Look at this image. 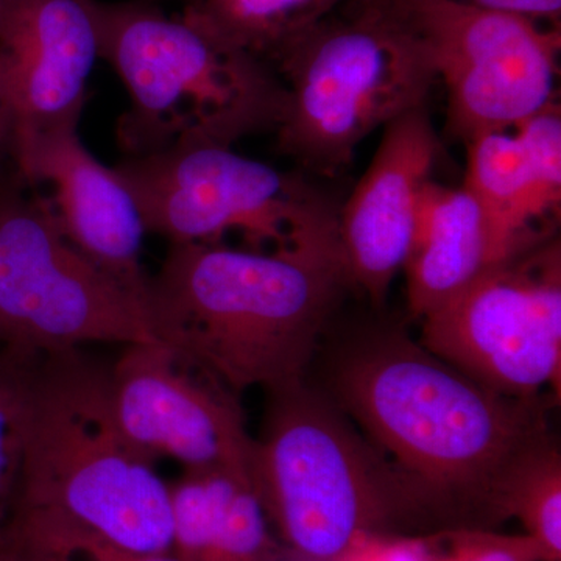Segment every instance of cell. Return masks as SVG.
Wrapping results in <instances>:
<instances>
[{"label": "cell", "instance_id": "cell-1", "mask_svg": "<svg viewBox=\"0 0 561 561\" xmlns=\"http://www.w3.org/2000/svg\"><path fill=\"white\" fill-rule=\"evenodd\" d=\"M331 398L412 483L432 534L500 524L505 471L545 437L535 398L490 390L393 328L345 346Z\"/></svg>", "mask_w": 561, "mask_h": 561}, {"label": "cell", "instance_id": "cell-2", "mask_svg": "<svg viewBox=\"0 0 561 561\" xmlns=\"http://www.w3.org/2000/svg\"><path fill=\"white\" fill-rule=\"evenodd\" d=\"M351 287L332 224L267 251L171 245L147 309L158 341L238 397L305 378Z\"/></svg>", "mask_w": 561, "mask_h": 561}, {"label": "cell", "instance_id": "cell-3", "mask_svg": "<svg viewBox=\"0 0 561 561\" xmlns=\"http://www.w3.org/2000/svg\"><path fill=\"white\" fill-rule=\"evenodd\" d=\"M9 534L58 560L172 552L171 485L122 432L108 367L80 348L41 357Z\"/></svg>", "mask_w": 561, "mask_h": 561}, {"label": "cell", "instance_id": "cell-4", "mask_svg": "<svg viewBox=\"0 0 561 561\" xmlns=\"http://www.w3.org/2000/svg\"><path fill=\"white\" fill-rule=\"evenodd\" d=\"M251 486L301 561H341L370 535L423 537L430 513L404 474L306 378L267 390Z\"/></svg>", "mask_w": 561, "mask_h": 561}, {"label": "cell", "instance_id": "cell-5", "mask_svg": "<svg viewBox=\"0 0 561 561\" xmlns=\"http://www.w3.org/2000/svg\"><path fill=\"white\" fill-rule=\"evenodd\" d=\"M101 58L124 81L130 108L117 124L128 157L186 140L234 146L278 131L289 95L276 70L224 46L149 0L99 2Z\"/></svg>", "mask_w": 561, "mask_h": 561}, {"label": "cell", "instance_id": "cell-6", "mask_svg": "<svg viewBox=\"0 0 561 561\" xmlns=\"http://www.w3.org/2000/svg\"><path fill=\"white\" fill-rule=\"evenodd\" d=\"M353 7L356 13L324 18L273 65L289 95L278 149L328 179L348 168L371 133L426 106L437 81L405 14Z\"/></svg>", "mask_w": 561, "mask_h": 561}, {"label": "cell", "instance_id": "cell-7", "mask_svg": "<svg viewBox=\"0 0 561 561\" xmlns=\"http://www.w3.org/2000/svg\"><path fill=\"white\" fill-rule=\"evenodd\" d=\"M131 192L147 232L171 245L224 243L238 232L249 250L287 247L337 221L339 209L301 175L186 140L128 157L114 168Z\"/></svg>", "mask_w": 561, "mask_h": 561}, {"label": "cell", "instance_id": "cell-8", "mask_svg": "<svg viewBox=\"0 0 561 561\" xmlns=\"http://www.w3.org/2000/svg\"><path fill=\"white\" fill-rule=\"evenodd\" d=\"M0 184V342L50 354L87 343L160 342L149 309L73 249L50 198Z\"/></svg>", "mask_w": 561, "mask_h": 561}, {"label": "cell", "instance_id": "cell-9", "mask_svg": "<svg viewBox=\"0 0 561 561\" xmlns=\"http://www.w3.org/2000/svg\"><path fill=\"white\" fill-rule=\"evenodd\" d=\"M421 345L505 397L561 386V249L546 239L486 268L421 319Z\"/></svg>", "mask_w": 561, "mask_h": 561}, {"label": "cell", "instance_id": "cell-10", "mask_svg": "<svg viewBox=\"0 0 561 561\" xmlns=\"http://www.w3.org/2000/svg\"><path fill=\"white\" fill-rule=\"evenodd\" d=\"M409 18L448 92L451 138L513 130L556 103L560 28L454 0H415Z\"/></svg>", "mask_w": 561, "mask_h": 561}, {"label": "cell", "instance_id": "cell-11", "mask_svg": "<svg viewBox=\"0 0 561 561\" xmlns=\"http://www.w3.org/2000/svg\"><path fill=\"white\" fill-rule=\"evenodd\" d=\"M111 408L144 456L251 482L254 438L236 394L161 342L125 346L108 367Z\"/></svg>", "mask_w": 561, "mask_h": 561}, {"label": "cell", "instance_id": "cell-12", "mask_svg": "<svg viewBox=\"0 0 561 561\" xmlns=\"http://www.w3.org/2000/svg\"><path fill=\"white\" fill-rule=\"evenodd\" d=\"M9 72L10 157L79 128L87 81L101 58L98 0H10L0 20Z\"/></svg>", "mask_w": 561, "mask_h": 561}, {"label": "cell", "instance_id": "cell-13", "mask_svg": "<svg viewBox=\"0 0 561 561\" xmlns=\"http://www.w3.org/2000/svg\"><path fill=\"white\" fill-rule=\"evenodd\" d=\"M438 149L427 106L390 122L367 172L339 209V242L351 284L376 308L408 261L421 192L432 180Z\"/></svg>", "mask_w": 561, "mask_h": 561}, {"label": "cell", "instance_id": "cell-14", "mask_svg": "<svg viewBox=\"0 0 561 561\" xmlns=\"http://www.w3.org/2000/svg\"><path fill=\"white\" fill-rule=\"evenodd\" d=\"M11 158L27 183L54 186L51 208L66 241L147 305L142 216L114 168L83 146L79 128L43 136Z\"/></svg>", "mask_w": 561, "mask_h": 561}, {"label": "cell", "instance_id": "cell-15", "mask_svg": "<svg viewBox=\"0 0 561 561\" xmlns=\"http://www.w3.org/2000/svg\"><path fill=\"white\" fill-rule=\"evenodd\" d=\"M467 147L463 186L485 216L496 264L549 239L546 224L559 220L561 205L559 103Z\"/></svg>", "mask_w": 561, "mask_h": 561}, {"label": "cell", "instance_id": "cell-16", "mask_svg": "<svg viewBox=\"0 0 561 561\" xmlns=\"http://www.w3.org/2000/svg\"><path fill=\"white\" fill-rule=\"evenodd\" d=\"M496 265L481 206L467 187L427 181L404 268L409 311L424 319Z\"/></svg>", "mask_w": 561, "mask_h": 561}, {"label": "cell", "instance_id": "cell-17", "mask_svg": "<svg viewBox=\"0 0 561 561\" xmlns=\"http://www.w3.org/2000/svg\"><path fill=\"white\" fill-rule=\"evenodd\" d=\"M176 561H276L279 548L249 479L186 471L171 485Z\"/></svg>", "mask_w": 561, "mask_h": 561}, {"label": "cell", "instance_id": "cell-18", "mask_svg": "<svg viewBox=\"0 0 561 561\" xmlns=\"http://www.w3.org/2000/svg\"><path fill=\"white\" fill-rule=\"evenodd\" d=\"M348 0H198L181 16L209 38L272 66Z\"/></svg>", "mask_w": 561, "mask_h": 561}, {"label": "cell", "instance_id": "cell-19", "mask_svg": "<svg viewBox=\"0 0 561 561\" xmlns=\"http://www.w3.org/2000/svg\"><path fill=\"white\" fill-rule=\"evenodd\" d=\"M496 512L501 523L518 519L548 561H561V457L546 435L524 449L505 471Z\"/></svg>", "mask_w": 561, "mask_h": 561}, {"label": "cell", "instance_id": "cell-20", "mask_svg": "<svg viewBox=\"0 0 561 561\" xmlns=\"http://www.w3.org/2000/svg\"><path fill=\"white\" fill-rule=\"evenodd\" d=\"M41 354L0 350V541L9 538L20 501L33 382Z\"/></svg>", "mask_w": 561, "mask_h": 561}, {"label": "cell", "instance_id": "cell-21", "mask_svg": "<svg viewBox=\"0 0 561 561\" xmlns=\"http://www.w3.org/2000/svg\"><path fill=\"white\" fill-rule=\"evenodd\" d=\"M426 561H548L529 535L493 529H453L426 535Z\"/></svg>", "mask_w": 561, "mask_h": 561}, {"label": "cell", "instance_id": "cell-22", "mask_svg": "<svg viewBox=\"0 0 561 561\" xmlns=\"http://www.w3.org/2000/svg\"><path fill=\"white\" fill-rule=\"evenodd\" d=\"M415 0H397L391 9L408 5ZM467 3L479 9L505 11V13L519 14L540 24L560 28L561 0H454Z\"/></svg>", "mask_w": 561, "mask_h": 561}, {"label": "cell", "instance_id": "cell-23", "mask_svg": "<svg viewBox=\"0 0 561 561\" xmlns=\"http://www.w3.org/2000/svg\"><path fill=\"white\" fill-rule=\"evenodd\" d=\"M10 153L9 72L5 55L0 50V154Z\"/></svg>", "mask_w": 561, "mask_h": 561}, {"label": "cell", "instance_id": "cell-24", "mask_svg": "<svg viewBox=\"0 0 561 561\" xmlns=\"http://www.w3.org/2000/svg\"><path fill=\"white\" fill-rule=\"evenodd\" d=\"M0 561H47L10 537L0 541Z\"/></svg>", "mask_w": 561, "mask_h": 561}, {"label": "cell", "instance_id": "cell-25", "mask_svg": "<svg viewBox=\"0 0 561 561\" xmlns=\"http://www.w3.org/2000/svg\"><path fill=\"white\" fill-rule=\"evenodd\" d=\"M47 560V559H46ZM51 561V560H47ZM122 561H176L172 552L150 553V556H133Z\"/></svg>", "mask_w": 561, "mask_h": 561}, {"label": "cell", "instance_id": "cell-26", "mask_svg": "<svg viewBox=\"0 0 561 561\" xmlns=\"http://www.w3.org/2000/svg\"><path fill=\"white\" fill-rule=\"evenodd\" d=\"M353 5L364 7H383V9H391L397 3V0H348Z\"/></svg>", "mask_w": 561, "mask_h": 561}, {"label": "cell", "instance_id": "cell-27", "mask_svg": "<svg viewBox=\"0 0 561 561\" xmlns=\"http://www.w3.org/2000/svg\"><path fill=\"white\" fill-rule=\"evenodd\" d=\"M10 0H0V20H2L3 13H5L7 7H9Z\"/></svg>", "mask_w": 561, "mask_h": 561}, {"label": "cell", "instance_id": "cell-28", "mask_svg": "<svg viewBox=\"0 0 561 561\" xmlns=\"http://www.w3.org/2000/svg\"><path fill=\"white\" fill-rule=\"evenodd\" d=\"M149 2L160 3L165 2V0H149ZM180 2H184V7L192 5V3L198 2V0H180Z\"/></svg>", "mask_w": 561, "mask_h": 561}]
</instances>
